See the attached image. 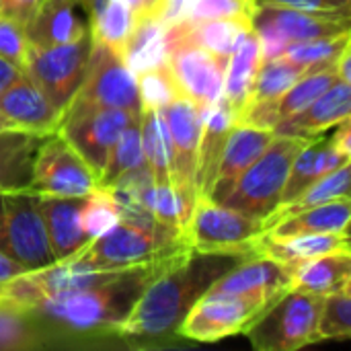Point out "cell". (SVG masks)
Returning a JSON list of instances; mask_svg holds the SVG:
<instances>
[{
  "label": "cell",
  "mask_w": 351,
  "mask_h": 351,
  "mask_svg": "<svg viewBox=\"0 0 351 351\" xmlns=\"http://www.w3.org/2000/svg\"><path fill=\"white\" fill-rule=\"evenodd\" d=\"M274 136L276 134L271 130L237 123L232 128V132L228 134V140H226V146H224V152H222V158H220V165L216 171V179H214V185H212L208 197L212 202L220 204L230 193V189L234 187L239 177L271 144Z\"/></svg>",
  "instance_id": "cell-21"
},
{
  "label": "cell",
  "mask_w": 351,
  "mask_h": 351,
  "mask_svg": "<svg viewBox=\"0 0 351 351\" xmlns=\"http://www.w3.org/2000/svg\"><path fill=\"white\" fill-rule=\"evenodd\" d=\"M226 62L228 60L191 41L167 39L165 64L171 70L181 97L193 101L202 109L222 97Z\"/></svg>",
  "instance_id": "cell-14"
},
{
  "label": "cell",
  "mask_w": 351,
  "mask_h": 351,
  "mask_svg": "<svg viewBox=\"0 0 351 351\" xmlns=\"http://www.w3.org/2000/svg\"><path fill=\"white\" fill-rule=\"evenodd\" d=\"M27 35L25 29L10 16L0 12V60L8 62L19 72L25 70L27 62Z\"/></svg>",
  "instance_id": "cell-42"
},
{
  "label": "cell",
  "mask_w": 351,
  "mask_h": 351,
  "mask_svg": "<svg viewBox=\"0 0 351 351\" xmlns=\"http://www.w3.org/2000/svg\"><path fill=\"white\" fill-rule=\"evenodd\" d=\"M167 25L158 16H148L134 21V29L125 43L123 62L132 74H140L154 68L167 58Z\"/></svg>",
  "instance_id": "cell-31"
},
{
  "label": "cell",
  "mask_w": 351,
  "mask_h": 351,
  "mask_svg": "<svg viewBox=\"0 0 351 351\" xmlns=\"http://www.w3.org/2000/svg\"><path fill=\"white\" fill-rule=\"evenodd\" d=\"M263 58H261V43L253 27H249L241 39L237 41L234 49L228 56L226 72H224V99L234 107L237 115L243 111L247 97L251 93L253 80L259 72Z\"/></svg>",
  "instance_id": "cell-28"
},
{
  "label": "cell",
  "mask_w": 351,
  "mask_h": 351,
  "mask_svg": "<svg viewBox=\"0 0 351 351\" xmlns=\"http://www.w3.org/2000/svg\"><path fill=\"white\" fill-rule=\"evenodd\" d=\"M300 76H304L300 72V68H296L292 62H288L282 56L280 58H274V60H263L261 66H259V72H257V76L253 80V86H251V93L247 97L245 107L257 105V103H265V101H271V99H278Z\"/></svg>",
  "instance_id": "cell-35"
},
{
  "label": "cell",
  "mask_w": 351,
  "mask_h": 351,
  "mask_svg": "<svg viewBox=\"0 0 351 351\" xmlns=\"http://www.w3.org/2000/svg\"><path fill=\"white\" fill-rule=\"evenodd\" d=\"M0 130H12V128H10V125H8V123L2 119V115H0Z\"/></svg>",
  "instance_id": "cell-51"
},
{
  "label": "cell",
  "mask_w": 351,
  "mask_h": 351,
  "mask_svg": "<svg viewBox=\"0 0 351 351\" xmlns=\"http://www.w3.org/2000/svg\"><path fill=\"white\" fill-rule=\"evenodd\" d=\"M255 249L259 255L269 257L286 267H294L306 259L351 251L350 234H292V237H269L267 232L255 239Z\"/></svg>",
  "instance_id": "cell-24"
},
{
  "label": "cell",
  "mask_w": 351,
  "mask_h": 351,
  "mask_svg": "<svg viewBox=\"0 0 351 351\" xmlns=\"http://www.w3.org/2000/svg\"><path fill=\"white\" fill-rule=\"evenodd\" d=\"M306 142L311 140L294 136H274L271 144L239 177L230 193L220 204L265 222V218L280 208L292 160Z\"/></svg>",
  "instance_id": "cell-3"
},
{
  "label": "cell",
  "mask_w": 351,
  "mask_h": 351,
  "mask_svg": "<svg viewBox=\"0 0 351 351\" xmlns=\"http://www.w3.org/2000/svg\"><path fill=\"white\" fill-rule=\"evenodd\" d=\"M25 315L27 313L16 306L0 304V350H33L39 346Z\"/></svg>",
  "instance_id": "cell-41"
},
{
  "label": "cell",
  "mask_w": 351,
  "mask_h": 351,
  "mask_svg": "<svg viewBox=\"0 0 351 351\" xmlns=\"http://www.w3.org/2000/svg\"><path fill=\"white\" fill-rule=\"evenodd\" d=\"M86 33L90 19L82 0H43L25 27L27 41L41 47L72 43Z\"/></svg>",
  "instance_id": "cell-19"
},
{
  "label": "cell",
  "mask_w": 351,
  "mask_h": 351,
  "mask_svg": "<svg viewBox=\"0 0 351 351\" xmlns=\"http://www.w3.org/2000/svg\"><path fill=\"white\" fill-rule=\"evenodd\" d=\"M0 251L27 271L56 261L39 210V193L29 187L0 191Z\"/></svg>",
  "instance_id": "cell-6"
},
{
  "label": "cell",
  "mask_w": 351,
  "mask_h": 351,
  "mask_svg": "<svg viewBox=\"0 0 351 351\" xmlns=\"http://www.w3.org/2000/svg\"><path fill=\"white\" fill-rule=\"evenodd\" d=\"M251 27V23L234 19H206V21H181L167 25V39L191 41L224 60H228L241 35Z\"/></svg>",
  "instance_id": "cell-29"
},
{
  "label": "cell",
  "mask_w": 351,
  "mask_h": 351,
  "mask_svg": "<svg viewBox=\"0 0 351 351\" xmlns=\"http://www.w3.org/2000/svg\"><path fill=\"white\" fill-rule=\"evenodd\" d=\"M136 84H138L142 109H162L181 97L177 84L173 80V74L165 62L136 74Z\"/></svg>",
  "instance_id": "cell-38"
},
{
  "label": "cell",
  "mask_w": 351,
  "mask_h": 351,
  "mask_svg": "<svg viewBox=\"0 0 351 351\" xmlns=\"http://www.w3.org/2000/svg\"><path fill=\"white\" fill-rule=\"evenodd\" d=\"M350 16L317 14V12L257 4V2L251 19V27L261 43L263 60L280 58L286 51V47L292 43L350 33Z\"/></svg>",
  "instance_id": "cell-8"
},
{
  "label": "cell",
  "mask_w": 351,
  "mask_h": 351,
  "mask_svg": "<svg viewBox=\"0 0 351 351\" xmlns=\"http://www.w3.org/2000/svg\"><path fill=\"white\" fill-rule=\"evenodd\" d=\"M290 269L292 288L315 296H327L351 286V251L325 253Z\"/></svg>",
  "instance_id": "cell-27"
},
{
  "label": "cell",
  "mask_w": 351,
  "mask_h": 351,
  "mask_svg": "<svg viewBox=\"0 0 351 351\" xmlns=\"http://www.w3.org/2000/svg\"><path fill=\"white\" fill-rule=\"evenodd\" d=\"M140 138H142V154L154 183L173 185V177H175L173 148L160 109H142Z\"/></svg>",
  "instance_id": "cell-30"
},
{
  "label": "cell",
  "mask_w": 351,
  "mask_h": 351,
  "mask_svg": "<svg viewBox=\"0 0 351 351\" xmlns=\"http://www.w3.org/2000/svg\"><path fill=\"white\" fill-rule=\"evenodd\" d=\"M88 107L121 109L134 115H142L136 76L125 66L121 56H117L113 49H109L107 45L95 39L88 58L86 76L66 109H88Z\"/></svg>",
  "instance_id": "cell-9"
},
{
  "label": "cell",
  "mask_w": 351,
  "mask_h": 351,
  "mask_svg": "<svg viewBox=\"0 0 351 351\" xmlns=\"http://www.w3.org/2000/svg\"><path fill=\"white\" fill-rule=\"evenodd\" d=\"M113 0H82V4L86 6V10H88V19H90V23L111 4Z\"/></svg>",
  "instance_id": "cell-49"
},
{
  "label": "cell",
  "mask_w": 351,
  "mask_h": 351,
  "mask_svg": "<svg viewBox=\"0 0 351 351\" xmlns=\"http://www.w3.org/2000/svg\"><path fill=\"white\" fill-rule=\"evenodd\" d=\"M319 341L348 339L351 335V286L323 296L319 323Z\"/></svg>",
  "instance_id": "cell-37"
},
{
  "label": "cell",
  "mask_w": 351,
  "mask_h": 351,
  "mask_svg": "<svg viewBox=\"0 0 351 351\" xmlns=\"http://www.w3.org/2000/svg\"><path fill=\"white\" fill-rule=\"evenodd\" d=\"M25 271H27V269H25L21 263H16L14 259H10L8 255H4V253L0 251V286L6 284L8 280L21 276V274H25Z\"/></svg>",
  "instance_id": "cell-46"
},
{
  "label": "cell",
  "mask_w": 351,
  "mask_h": 351,
  "mask_svg": "<svg viewBox=\"0 0 351 351\" xmlns=\"http://www.w3.org/2000/svg\"><path fill=\"white\" fill-rule=\"evenodd\" d=\"M80 220H82V228L86 232V237L93 241L99 234L107 232L111 226H115L119 222V214L117 208L113 204V199L109 197L107 191L103 189H95L84 197L82 210H80Z\"/></svg>",
  "instance_id": "cell-40"
},
{
  "label": "cell",
  "mask_w": 351,
  "mask_h": 351,
  "mask_svg": "<svg viewBox=\"0 0 351 351\" xmlns=\"http://www.w3.org/2000/svg\"><path fill=\"white\" fill-rule=\"evenodd\" d=\"M350 218L351 197H341L290 214L267 226L265 232L278 239L292 234H350Z\"/></svg>",
  "instance_id": "cell-25"
},
{
  "label": "cell",
  "mask_w": 351,
  "mask_h": 351,
  "mask_svg": "<svg viewBox=\"0 0 351 351\" xmlns=\"http://www.w3.org/2000/svg\"><path fill=\"white\" fill-rule=\"evenodd\" d=\"M123 2L130 8L134 21H140V19H148V16L162 19V10H165L167 0H123Z\"/></svg>",
  "instance_id": "cell-45"
},
{
  "label": "cell",
  "mask_w": 351,
  "mask_h": 351,
  "mask_svg": "<svg viewBox=\"0 0 351 351\" xmlns=\"http://www.w3.org/2000/svg\"><path fill=\"white\" fill-rule=\"evenodd\" d=\"M146 165L142 154V138H140V119L132 121L121 136L117 138L115 146L109 152V158L103 167V171L97 177V187L103 189L117 181L121 175Z\"/></svg>",
  "instance_id": "cell-34"
},
{
  "label": "cell",
  "mask_w": 351,
  "mask_h": 351,
  "mask_svg": "<svg viewBox=\"0 0 351 351\" xmlns=\"http://www.w3.org/2000/svg\"><path fill=\"white\" fill-rule=\"evenodd\" d=\"M84 197L86 195H39V210L47 232L49 249L56 261H66L78 255L90 243L80 220Z\"/></svg>",
  "instance_id": "cell-22"
},
{
  "label": "cell",
  "mask_w": 351,
  "mask_h": 351,
  "mask_svg": "<svg viewBox=\"0 0 351 351\" xmlns=\"http://www.w3.org/2000/svg\"><path fill=\"white\" fill-rule=\"evenodd\" d=\"M43 0H0V12L16 21L23 29L29 25Z\"/></svg>",
  "instance_id": "cell-44"
},
{
  "label": "cell",
  "mask_w": 351,
  "mask_h": 351,
  "mask_svg": "<svg viewBox=\"0 0 351 351\" xmlns=\"http://www.w3.org/2000/svg\"><path fill=\"white\" fill-rule=\"evenodd\" d=\"M351 35L341 33L335 37H323L313 41H300L286 47L282 58L292 62L296 68H300L302 74H313L321 70H329L335 66L337 58L350 47Z\"/></svg>",
  "instance_id": "cell-33"
},
{
  "label": "cell",
  "mask_w": 351,
  "mask_h": 351,
  "mask_svg": "<svg viewBox=\"0 0 351 351\" xmlns=\"http://www.w3.org/2000/svg\"><path fill=\"white\" fill-rule=\"evenodd\" d=\"M257 4H271V6H286L317 14H331V16H350L351 0H255Z\"/></svg>",
  "instance_id": "cell-43"
},
{
  "label": "cell",
  "mask_w": 351,
  "mask_h": 351,
  "mask_svg": "<svg viewBox=\"0 0 351 351\" xmlns=\"http://www.w3.org/2000/svg\"><path fill=\"white\" fill-rule=\"evenodd\" d=\"M321 302L323 296L290 288L245 329V335L257 351H296L319 343Z\"/></svg>",
  "instance_id": "cell-4"
},
{
  "label": "cell",
  "mask_w": 351,
  "mask_h": 351,
  "mask_svg": "<svg viewBox=\"0 0 351 351\" xmlns=\"http://www.w3.org/2000/svg\"><path fill=\"white\" fill-rule=\"evenodd\" d=\"M274 300L249 294L208 292L187 313L179 327V335L199 343H214L245 329L271 304Z\"/></svg>",
  "instance_id": "cell-10"
},
{
  "label": "cell",
  "mask_w": 351,
  "mask_h": 351,
  "mask_svg": "<svg viewBox=\"0 0 351 351\" xmlns=\"http://www.w3.org/2000/svg\"><path fill=\"white\" fill-rule=\"evenodd\" d=\"M187 251V249H185ZM185 251L171 253L134 267H125L117 278L107 284L49 298L41 302L33 313L60 323L76 331H95V329H113L117 331L123 321L130 317L138 298L146 286L158 278L167 267H171Z\"/></svg>",
  "instance_id": "cell-2"
},
{
  "label": "cell",
  "mask_w": 351,
  "mask_h": 351,
  "mask_svg": "<svg viewBox=\"0 0 351 351\" xmlns=\"http://www.w3.org/2000/svg\"><path fill=\"white\" fill-rule=\"evenodd\" d=\"M185 2H187V0H167V2H165V10H162V21H165V25H175V23L181 21Z\"/></svg>",
  "instance_id": "cell-47"
},
{
  "label": "cell",
  "mask_w": 351,
  "mask_h": 351,
  "mask_svg": "<svg viewBox=\"0 0 351 351\" xmlns=\"http://www.w3.org/2000/svg\"><path fill=\"white\" fill-rule=\"evenodd\" d=\"M337 80L339 78H337L333 68L313 72V74H304L286 93H282L278 99L245 107L239 113V123H247V125H255V128H263V130L274 132L276 125H280L290 115L302 111L306 105H311L317 97H321Z\"/></svg>",
  "instance_id": "cell-17"
},
{
  "label": "cell",
  "mask_w": 351,
  "mask_h": 351,
  "mask_svg": "<svg viewBox=\"0 0 351 351\" xmlns=\"http://www.w3.org/2000/svg\"><path fill=\"white\" fill-rule=\"evenodd\" d=\"M263 230V220L245 216L210 197H199L183 228V237L197 251H247L255 249V239Z\"/></svg>",
  "instance_id": "cell-11"
},
{
  "label": "cell",
  "mask_w": 351,
  "mask_h": 351,
  "mask_svg": "<svg viewBox=\"0 0 351 351\" xmlns=\"http://www.w3.org/2000/svg\"><path fill=\"white\" fill-rule=\"evenodd\" d=\"M2 302H4V300H2V296H0V304H2Z\"/></svg>",
  "instance_id": "cell-52"
},
{
  "label": "cell",
  "mask_w": 351,
  "mask_h": 351,
  "mask_svg": "<svg viewBox=\"0 0 351 351\" xmlns=\"http://www.w3.org/2000/svg\"><path fill=\"white\" fill-rule=\"evenodd\" d=\"M0 115L12 130L41 136L58 132L62 121V111L25 72H19L0 90Z\"/></svg>",
  "instance_id": "cell-16"
},
{
  "label": "cell",
  "mask_w": 351,
  "mask_h": 351,
  "mask_svg": "<svg viewBox=\"0 0 351 351\" xmlns=\"http://www.w3.org/2000/svg\"><path fill=\"white\" fill-rule=\"evenodd\" d=\"M93 51V33L62 45L27 47L25 74L43 90V95L62 111L78 93Z\"/></svg>",
  "instance_id": "cell-7"
},
{
  "label": "cell",
  "mask_w": 351,
  "mask_h": 351,
  "mask_svg": "<svg viewBox=\"0 0 351 351\" xmlns=\"http://www.w3.org/2000/svg\"><path fill=\"white\" fill-rule=\"evenodd\" d=\"M136 119H140V115L121 109H66L58 132L74 146V150L99 177L117 138Z\"/></svg>",
  "instance_id": "cell-13"
},
{
  "label": "cell",
  "mask_w": 351,
  "mask_h": 351,
  "mask_svg": "<svg viewBox=\"0 0 351 351\" xmlns=\"http://www.w3.org/2000/svg\"><path fill=\"white\" fill-rule=\"evenodd\" d=\"M45 136L23 130H0V191L27 189L33 162Z\"/></svg>",
  "instance_id": "cell-26"
},
{
  "label": "cell",
  "mask_w": 351,
  "mask_h": 351,
  "mask_svg": "<svg viewBox=\"0 0 351 351\" xmlns=\"http://www.w3.org/2000/svg\"><path fill=\"white\" fill-rule=\"evenodd\" d=\"M140 204L152 212L160 222L175 226L179 230L185 228L189 216H191V206L185 202V197L177 191L175 185H156L150 183L142 189L140 193Z\"/></svg>",
  "instance_id": "cell-36"
},
{
  "label": "cell",
  "mask_w": 351,
  "mask_h": 351,
  "mask_svg": "<svg viewBox=\"0 0 351 351\" xmlns=\"http://www.w3.org/2000/svg\"><path fill=\"white\" fill-rule=\"evenodd\" d=\"M19 74V70L16 68H12L8 62H4V60H0V90L14 78Z\"/></svg>",
  "instance_id": "cell-50"
},
{
  "label": "cell",
  "mask_w": 351,
  "mask_h": 351,
  "mask_svg": "<svg viewBox=\"0 0 351 351\" xmlns=\"http://www.w3.org/2000/svg\"><path fill=\"white\" fill-rule=\"evenodd\" d=\"M253 10H255V0H187L181 21L234 19V21L251 23Z\"/></svg>",
  "instance_id": "cell-39"
},
{
  "label": "cell",
  "mask_w": 351,
  "mask_h": 351,
  "mask_svg": "<svg viewBox=\"0 0 351 351\" xmlns=\"http://www.w3.org/2000/svg\"><path fill=\"white\" fill-rule=\"evenodd\" d=\"M185 249L189 245L183 234L152 232L119 218L115 226L93 239L74 257L93 269H125Z\"/></svg>",
  "instance_id": "cell-5"
},
{
  "label": "cell",
  "mask_w": 351,
  "mask_h": 351,
  "mask_svg": "<svg viewBox=\"0 0 351 351\" xmlns=\"http://www.w3.org/2000/svg\"><path fill=\"white\" fill-rule=\"evenodd\" d=\"M351 82L337 80L321 97H317L302 111L290 115L280 125L274 128L276 136H294L313 140L323 136L327 130L350 119Z\"/></svg>",
  "instance_id": "cell-20"
},
{
  "label": "cell",
  "mask_w": 351,
  "mask_h": 351,
  "mask_svg": "<svg viewBox=\"0 0 351 351\" xmlns=\"http://www.w3.org/2000/svg\"><path fill=\"white\" fill-rule=\"evenodd\" d=\"M292 288V269L263 255L249 257L226 271L210 290L224 294H249L278 300Z\"/></svg>",
  "instance_id": "cell-23"
},
{
  "label": "cell",
  "mask_w": 351,
  "mask_h": 351,
  "mask_svg": "<svg viewBox=\"0 0 351 351\" xmlns=\"http://www.w3.org/2000/svg\"><path fill=\"white\" fill-rule=\"evenodd\" d=\"M29 189L39 195L82 197L97 189V175L74 146L53 132L37 150Z\"/></svg>",
  "instance_id": "cell-12"
},
{
  "label": "cell",
  "mask_w": 351,
  "mask_h": 351,
  "mask_svg": "<svg viewBox=\"0 0 351 351\" xmlns=\"http://www.w3.org/2000/svg\"><path fill=\"white\" fill-rule=\"evenodd\" d=\"M237 123H239V115L234 107L224 99V95L212 105L202 109V134H199L197 169H195L197 199L210 195L228 134Z\"/></svg>",
  "instance_id": "cell-18"
},
{
  "label": "cell",
  "mask_w": 351,
  "mask_h": 351,
  "mask_svg": "<svg viewBox=\"0 0 351 351\" xmlns=\"http://www.w3.org/2000/svg\"><path fill=\"white\" fill-rule=\"evenodd\" d=\"M173 148L175 177L173 185L193 208L197 202L195 193V169H197V146L202 134V107L193 101L179 97L160 109Z\"/></svg>",
  "instance_id": "cell-15"
},
{
  "label": "cell",
  "mask_w": 351,
  "mask_h": 351,
  "mask_svg": "<svg viewBox=\"0 0 351 351\" xmlns=\"http://www.w3.org/2000/svg\"><path fill=\"white\" fill-rule=\"evenodd\" d=\"M255 255H259L257 249L197 251L189 247L146 286L130 317L115 333L130 346H152L179 335V327L193 304L226 271Z\"/></svg>",
  "instance_id": "cell-1"
},
{
  "label": "cell",
  "mask_w": 351,
  "mask_h": 351,
  "mask_svg": "<svg viewBox=\"0 0 351 351\" xmlns=\"http://www.w3.org/2000/svg\"><path fill=\"white\" fill-rule=\"evenodd\" d=\"M350 179H351V167L343 165L327 175H323L321 179H317L313 185H308L296 199H292L286 206H280L271 216L265 218V228L276 224L278 220L296 214L300 210L313 208V206H321L327 204L331 199H341V197H350ZM265 232V230H263Z\"/></svg>",
  "instance_id": "cell-32"
},
{
  "label": "cell",
  "mask_w": 351,
  "mask_h": 351,
  "mask_svg": "<svg viewBox=\"0 0 351 351\" xmlns=\"http://www.w3.org/2000/svg\"><path fill=\"white\" fill-rule=\"evenodd\" d=\"M350 47L337 58V62H335V66H333V70H335V74H337V78L339 80H343V82H351V76H350Z\"/></svg>",
  "instance_id": "cell-48"
}]
</instances>
